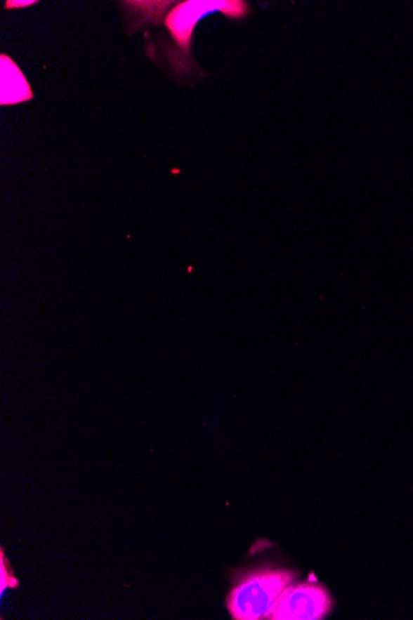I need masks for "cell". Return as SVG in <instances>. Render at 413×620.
<instances>
[{
  "label": "cell",
  "instance_id": "277c9868",
  "mask_svg": "<svg viewBox=\"0 0 413 620\" xmlns=\"http://www.w3.org/2000/svg\"><path fill=\"white\" fill-rule=\"evenodd\" d=\"M1 63L4 65L1 66V105H15L32 99V88L20 68L6 55H1Z\"/></svg>",
  "mask_w": 413,
  "mask_h": 620
},
{
  "label": "cell",
  "instance_id": "5b68a950",
  "mask_svg": "<svg viewBox=\"0 0 413 620\" xmlns=\"http://www.w3.org/2000/svg\"><path fill=\"white\" fill-rule=\"evenodd\" d=\"M0 568H1V592L6 588V586L9 587V586H16L18 582H16L15 579L11 577V574H8V579H6V568L4 566V558H3V555H1V563H0Z\"/></svg>",
  "mask_w": 413,
  "mask_h": 620
},
{
  "label": "cell",
  "instance_id": "8992f818",
  "mask_svg": "<svg viewBox=\"0 0 413 620\" xmlns=\"http://www.w3.org/2000/svg\"><path fill=\"white\" fill-rule=\"evenodd\" d=\"M11 4H15L14 6H30L34 1H9Z\"/></svg>",
  "mask_w": 413,
  "mask_h": 620
},
{
  "label": "cell",
  "instance_id": "6da1fadb",
  "mask_svg": "<svg viewBox=\"0 0 413 620\" xmlns=\"http://www.w3.org/2000/svg\"><path fill=\"white\" fill-rule=\"evenodd\" d=\"M296 574L289 569L265 568L247 574L228 595L227 607L235 620L266 618L284 589L294 583Z\"/></svg>",
  "mask_w": 413,
  "mask_h": 620
},
{
  "label": "cell",
  "instance_id": "7a4b0ae2",
  "mask_svg": "<svg viewBox=\"0 0 413 620\" xmlns=\"http://www.w3.org/2000/svg\"><path fill=\"white\" fill-rule=\"evenodd\" d=\"M216 11L222 13L229 19H243L251 13L249 3L242 0H190L182 1L169 13L165 19V25L176 44L182 50V56L187 65L196 68L191 58L192 37L197 22L202 18L213 14Z\"/></svg>",
  "mask_w": 413,
  "mask_h": 620
},
{
  "label": "cell",
  "instance_id": "3957f363",
  "mask_svg": "<svg viewBox=\"0 0 413 620\" xmlns=\"http://www.w3.org/2000/svg\"><path fill=\"white\" fill-rule=\"evenodd\" d=\"M333 608L326 587L317 583L289 584L268 614L271 620H320Z\"/></svg>",
  "mask_w": 413,
  "mask_h": 620
}]
</instances>
